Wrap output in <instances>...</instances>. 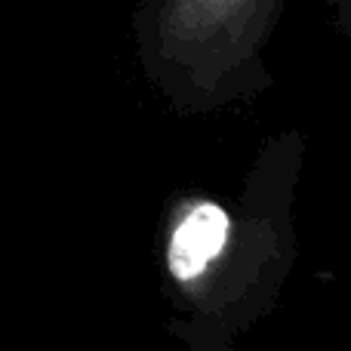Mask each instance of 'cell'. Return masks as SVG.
Returning <instances> with one entry per match:
<instances>
[{"instance_id":"6da1fadb","label":"cell","mask_w":351,"mask_h":351,"mask_svg":"<svg viewBox=\"0 0 351 351\" xmlns=\"http://www.w3.org/2000/svg\"><path fill=\"white\" fill-rule=\"evenodd\" d=\"M308 164L302 130L262 139L234 194L176 191L154 237L167 333L185 351H237L278 311L299 259L296 200Z\"/></svg>"},{"instance_id":"7a4b0ae2","label":"cell","mask_w":351,"mask_h":351,"mask_svg":"<svg viewBox=\"0 0 351 351\" xmlns=\"http://www.w3.org/2000/svg\"><path fill=\"white\" fill-rule=\"evenodd\" d=\"M284 0H136L142 77L179 117L243 108L271 90L268 43Z\"/></svg>"},{"instance_id":"3957f363","label":"cell","mask_w":351,"mask_h":351,"mask_svg":"<svg viewBox=\"0 0 351 351\" xmlns=\"http://www.w3.org/2000/svg\"><path fill=\"white\" fill-rule=\"evenodd\" d=\"M336 10V22H339L342 34H346L348 47H351V0H330Z\"/></svg>"}]
</instances>
